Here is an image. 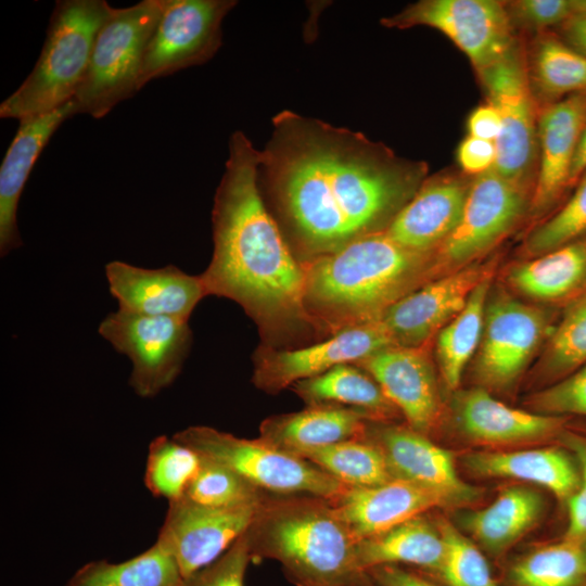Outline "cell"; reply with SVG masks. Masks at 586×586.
<instances>
[{"label": "cell", "instance_id": "cell-11", "mask_svg": "<svg viewBox=\"0 0 586 586\" xmlns=\"http://www.w3.org/2000/svg\"><path fill=\"white\" fill-rule=\"evenodd\" d=\"M233 0H164L146 46L139 85L211 60L222 44L221 25Z\"/></svg>", "mask_w": 586, "mask_h": 586}, {"label": "cell", "instance_id": "cell-18", "mask_svg": "<svg viewBox=\"0 0 586 586\" xmlns=\"http://www.w3.org/2000/svg\"><path fill=\"white\" fill-rule=\"evenodd\" d=\"M426 346H390L355 365L377 381L410 429L428 436L440 422L442 404Z\"/></svg>", "mask_w": 586, "mask_h": 586}, {"label": "cell", "instance_id": "cell-43", "mask_svg": "<svg viewBox=\"0 0 586 586\" xmlns=\"http://www.w3.org/2000/svg\"><path fill=\"white\" fill-rule=\"evenodd\" d=\"M251 560L245 533L219 559L186 581V586H244V575Z\"/></svg>", "mask_w": 586, "mask_h": 586}, {"label": "cell", "instance_id": "cell-19", "mask_svg": "<svg viewBox=\"0 0 586 586\" xmlns=\"http://www.w3.org/2000/svg\"><path fill=\"white\" fill-rule=\"evenodd\" d=\"M111 294L118 309L188 321L199 302L207 295L200 276L174 265L148 269L114 260L105 266Z\"/></svg>", "mask_w": 586, "mask_h": 586}, {"label": "cell", "instance_id": "cell-39", "mask_svg": "<svg viewBox=\"0 0 586 586\" xmlns=\"http://www.w3.org/2000/svg\"><path fill=\"white\" fill-rule=\"evenodd\" d=\"M437 525L445 543L438 578L448 586H499L481 548L473 540L445 519H440Z\"/></svg>", "mask_w": 586, "mask_h": 586}, {"label": "cell", "instance_id": "cell-34", "mask_svg": "<svg viewBox=\"0 0 586 586\" xmlns=\"http://www.w3.org/2000/svg\"><path fill=\"white\" fill-rule=\"evenodd\" d=\"M531 73V85L548 104L586 93V55L555 36L546 34L536 40Z\"/></svg>", "mask_w": 586, "mask_h": 586}, {"label": "cell", "instance_id": "cell-49", "mask_svg": "<svg viewBox=\"0 0 586 586\" xmlns=\"http://www.w3.org/2000/svg\"><path fill=\"white\" fill-rule=\"evenodd\" d=\"M586 171V127L584 128L574 154L570 171V187L576 183Z\"/></svg>", "mask_w": 586, "mask_h": 586}, {"label": "cell", "instance_id": "cell-3", "mask_svg": "<svg viewBox=\"0 0 586 586\" xmlns=\"http://www.w3.org/2000/svg\"><path fill=\"white\" fill-rule=\"evenodd\" d=\"M302 264L304 304L324 339L380 320L398 300L437 278L436 251L407 249L385 231Z\"/></svg>", "mask_w": 586, "mask_h": 586}, {"label": "cell", "instance_id": "cell-24", "mask_svg": "<svg viewBox=\"0 0 586 586\" xmlns=\"http://www.w3.org/2000/svg\"><path fill=\"white\" fill-rule=\"evenodd\" d=\"M76 115L73 101L36 117L20 120L0 167V254L20 247L16 212L30 171L60 125Z\"/></svg>", "mask_w": 586, "mask_h": 586}, {"label": "cell", "instance_id": "cell-16", "mask_svg": "<svg viewBox=\"0 0 586 586\" xmlns=\"http://www.w3.org/2000/svg\"><path fill=\"white\" fill-rule=\"evenodd\" d=\"M495 264H470L437 277L390 306L381 322L395 345H428L467 304L474 289L494 275Z\"/></svg>", "mask_w": 586, "mask_h": 586}, {"label": "cell", "instance_id": "cell-27", "mask_svg": "<svg viewBox=\"0 0 586 586\" xmlns=\"http://www.w3.org/2000/svg\"><path fill=\"white\" fill-rule=\"evenodd\" d=\"M543 496L524 486L502 489L488 506L464 513L462 527L481 549L499 557L514 546L542 519Z\"/></svg>", "mask_w": 586, "mask_h": 586}, {"label": "cell", "instance_id": "cell-7", "mask_svg": "<svg viewBox=\"0 0 586 586\" xmlns=\"http://www.w3.org/2000/svg\"><path fill=\"white\" fill-rule=\"evenodd\" d=\"M173 437L202 458L234 471L262 492L331 501L346 488L310 461L262 438H241L204 425L189 426Z\"/></svg>", "mask_w": 586, "mask_h": 586}, {"label": "cell", "instance_id": "cell-31", "mask_svg": "<svg viewBox=\"0 0 586 586\" xmlns=\"http://www.w3.org/2000/svg\"><path fill=\"white\" fill-rule=\"evenodd\" d=\"M492 278L484 279L472 292L464 307L436 336V357L445 386L456 391L467 364L479 348Z\"/></svg>", "mask_w": 586, "mask_h": 586}, {"label": "cell", "instance_id": "cell-40", "mask_svg": "<svg viewBox=\"0 0 586 586\" xmlns=\"http://www.w3.org/2000/svg\"><path fill=\"white\" fill-rule=\"evenodd\" d=\"M572 196L527 237L524 252L535 257L575 241L586 233V171Z\"/></svg>", "mask_w": 586, "mask_h": 586}, {"label": "cell", "instance_id": "cell-29", "mask_svg": "<svg viewBox=\"0 0 586 586\" xmlns=\"http://www.w3.org/2000/svg\"><path fill=\"white\" fill-rule=\"evenodd\" d=\"M508 281L533 300L575 298L586 284V237L518 263L510 268Z\"/></svg>", "mask_w": 586, "mask_h": 586}, {"label": "cell", "instance_id": "cell-51", "mask_svg": "<svg viewBox=\"0 0 586 586\" xmlns=\"http://www.w3.org/2000/svg\"><path fill=\"white\" fill-rule=\"evenodd\" d=\"M582 549H583L584 559H585V563H586V539L582 543Z\"/></svg>", "mask_w": 586, "mask_h": 586}, {"label": "cell", "instance_id": "cell-9", "mask_svg": "<svg viewBox=\"0 0 586 586\" xmlns=\"http://www.w3.org/2000/svg\"><path fill=\"white\" fill-rule=\"evenodd\" d=\"M392 28L428 26L447 36L480 72L517 46L506 4L495 0H422L383 18Z\"/></svg>", "mask_w": 586, "mask_h": 586}, {"label": "cell", "instance_id": "cell-28", "mask_svg": "<svg viewBox=\"0 0 586 586\" xmlns=\"http://www.w3.org/2000/svg\"><path fill=\"white\" fill-rule=\"evenodd\" d=\"M356 556L365 573L381 565L411 564L437 575L445 557V543L437 522L420 514L357 542Z\"/></svg>", "mask_w": 586, "mask_h": 586}, {"label": "cell", "instance_id": "cell-6", "mask_svg": "<svg viewBox=\"0 0 586 586\" xmlns=\"http://www.w3.org/2000/svg\"><path fill=\"white\" fill-rule=\"evenodd\" d=\"M164 0H143L115 9L101 26L87 73L73 98L75 113L102 118L139 91L143 55Z\"/></svg>", "mask_w": 586, "mask_h": 586}, {"label": "cell", "instance_id": "cell-35", "mask_svg": "<svg viewBox=\"0 0 586 586\" xmlns=\"http://www.w3.org/2000/svg\"><path fill=\"white\" fill-rule=\"evenodd\" d=\"M302 457L346 487H369L394 477L380 448L366 436L301 451Z\"/></svg>", "mask_w": 586, "mask_h": 586}, {"label": "cell", "instance_id": "cell-12", "mask_svg": "<svg viewBox=\"0 0 586 586\" xmlns=\"http://www.w3.org/2000/svg\"><path fill=\"white\" fill-rule=\"evenodd\" d=\"M527 205L525 187L494 168L476 176L458 225L436 250L437 277L475 263L515 226Z\"/></svg>", "mask_w": 586, "mask_h": 586}, {"label": "cell", "instance_id": "cell-36", "mask_svg": "<svg viewBox=\"0 0 586 586\" xmlns=\"http://www.w3.org/2000/svg\"><path fill=\"white\" fill-rule=\"evenodd\" d=\"M202 457L189 446L165 435L149 446L144 483L156 497L168 502L181 499L198 475Z\"/></svg>", "mask_w": 586, "mask_h": 586}, {"label": "cell", "instance_id": "cell-44", "mask_svg": "<svg viewBox=\"0 0 586 586\" xmlns=\"http://www.w3.org/2000/svg\"><path fill=\"white\" fill-rule=\"evenodd\" d=\"M561 440L574 453L581 473L578 488L565 504L569 521L563 538L582 544L586 539V437L562 432Z\"/></svg>", "mask_w": 586, "mask_h": 586}, {"label": "cell", "instance_id": "cell-53", "mask_svg": "<svg viewBox=\"0 0 586 586\" xmlns=\"http://www.w3.org/2000/svg\"><path fill=\"white\" fill-rule=\"evenodd\" d=\"M584 13H586V0H585V12Z\"/></svg>", "mask_w": 586, "mask_h": 586}, {"label": "cell", "instance_id": "cell-50", "mask_svg": "<svg viewBox=\"0 0 586 586\" xmlns=\"http://www.w3.org/2000/svg\"><path fill=\"white\" fill-rule=\"evenodd\" d=\"M372 585V582L370 578H368L367 581L362 582V583H358V584H354V585H348V586H370Z\"/></svg>", "mask_w": 586, "mask_h": 586}, {"label": "cell", "instance_id": "cell-5", "mask_svg": "<svg viewBox=\"0 0 586 586\" xmlns=\"http://www.w3.org/2000/svg\"><path fill=\"white\" fill-rule=\"evenodd\" d=\"M112 9L104 0L58 1L39 58L22 85L0 104V116L23 120L72 101Z\"/></svg>", "mask_w": 586, "mask_h": 586}, {"label": "cell", "instance_id": "cell-47", "mask_svg": "<svg viewBox=\"0 0 586 586\" xmlns=\"http://www.w3.org/2000/svg\"><path fill=\"white\" fill-rule=\"evenodd\" d=\"M469 136L496 141L500 133V118L497 110L489 103L476 107L468 118Z\"/></svg>", "mask_w": 586, "mask_h": 586}, {"label": "cell", "instance_id": "cell-46", "mask_svg": "<svg viewBox=\"0 0 586 586\" xmlns=\"http://www.w3.org/2000/svg\"><path fill=\"white\" fill-rule=\"evenodd\" d=\"M374 586H438L399 565H381L367 572Z\"/></svg>", "mask_w": 586, "mask_h": 586}, {"label": "cell", "instance_id": "cell-41", "mask_svg": "<svg viewBox=\"0 0 586 586\" xmlns=\"http://www.w3.org/2000/svg\"><path fill=\"white\" fill-rule=\"evenodd\" d=\"M534 412L551 416H586V362L528 399Z\"/></svg>", "mask_w": 586, "mask_h": 586}, {"label": "cell", "instance_id": "cell-52", "mask_svg": "<svg viewBox=\"0 0 586 586\" xmlns=\"http://www.w3.org/2000/svg\"><path fill=\"white\" fill-rule=\"evenodd\" d=\"M582 296H586V284H585V286L583 288V290L581 291V293H579L574 300H576V298H578V297H582Z\"/></svg>", "mask_w": 586, "mask_h": 586}, {"label": "cell", "instance_id": "cell-22", "mask_svg": "<svg viewBox=\"0 0 586 586\" xmlns=\"http://www.w3.org/2000/svg\"><path fill=\"white\" fill-rule=\"evenodd\" d=\"M470 184L448 174L424 179L386 234L413 251H436L458 225Z\"/></svg>", "mask_w": 586, "mask_h": 586}, {"label": "cell", "instance_id": "cell-13", "mask_svg": "<svg viewBox=\"0 0 586 586\" xmlns=\"http://www.w3.org/2000/svg\"><path fill=\"white\" fill-rule=\"evenodd\" d=\"M477 74L487 103L500 118L493 168L507 180L525 187L534 162L537 119L528 73L518 47Z\"/></svg>", "mask_w": 586, "mask_h": 586}, {"label": "cell", "instance_id": "cell-4", "mask_svg": "<svg viewBox=\"0 0 586 586\" xmlns=\"http://www.w3.org/2000/svg\"><path fill=\"white\" fill-rule=\"evenodd\" d=\"M246 536L252 560L280 562L296 586H348L369 578L357 563V542L327 499L264 498Z\"/></svg>", "mask_w": 586, "mask_h": 586}, {"label": "cell", "instance_id": "cell-25", "mask_svg": "<svg viewBox=\"0 0 586 586\" xmlns=\"http://www.w3.org/2000/svg\"><path fill=\"white\" fill-rule=\"evenodd\" d=\"M367 412L337 405H313L297 412L267 418L260 425L263 441L291 454L366 436Z\"/></svg>", "mask_w": 586, "mask_h": 586}, {"label": "cell", "instance_id": "cell-33", "mask_svg": "<svg viewBox=\"0 0 586 586\" xmlns=\"http://www.w3.org/2000/svg\"><path fill=\"white\" fill-rule=\"evenodd\" d=\"M505 586H586L582 544L563 538L523 553L508 565Z\"/></svg>", "mask_w": 586, "mask_h": 586}, {"label": "cell", "instance_id": "cell-10", "mask_svg": "<svg viewBox=\"0 0 586 586\" xmlns=\"http://www.w3.org/2000/svg\"><path fill=\"white\" fill-rule=\"evenodd\" d=\"M547 314L505 291L489 292L473 372L485 390L507 391L550 334Z\"/></svg>", "mask_w": 586, "mask_h": 586}, {"label": "cell", "instance_id": "cell-8", "mask_svg": "<svg viewBox=\"0 0 586 586\" xmlns=\"http://www.w3.org/2000/svg\"><path fill=\"white\" fill-rule=\"evenodd\" d=\"M99 333L131 360L129 384L143 398L156 396L176 380L192 340L188 321L120 309L102 320Z\"/></svg>", "mask_w": 586, "mask_h": 586}, {"label": "cell", "instance_id": "cell-26", "mask_svg": "<svg viewBox=\"0 0 586 586\" xmlns=\"http://www.w3.org/2000/svg\"><path fill=\"white\" fill-rule=\"evenodd\" d=\"M462 463L477 476L514 479L543 486L564 504L577 491L581 480L577 461L559 447L474 451L466 455Z\"/></svg>", "mask_w": 586, "mask_h": 586}, {"label": "cell", "instance_id": "cell-42", "mask_svg": "<svg viewBox=\"0 0 586 586\" xmlns=\"http://www.w3.org/2000/svg\"><path fill=\"white\" fill-rule=\"evenodd\" d=\"M514 26L543 30L585 12V0H518L506 4Z\"/></svg>", "mask_w": 586, "mask_h": 586}, {"label": "cell", "instance_id": "cell-32", "mask_svg": "<svg viewBox=\"0 0 586 586\" xmlns=\"http://www.w3.org/2000/svg\"><path fill=\"white\" fill-rule=\"evenodd\" d=\"M66 586H186L179 566L158 543L119 563L92 561L81 566Z\"/></svg>", "mask_w": 586, "mask_h": 586}, {"label": "cell", "instance_id": "cell-14", "mask_svg": "<svg viewBox=\"0 0 586 586\" xmlns=\"http://www.w3.org/2000/svg\"><path fill=\"white\" fill-rule=\"evenodd\" d=\"M394 345L381 320L346 328L305 346L273 348L260 345L254 355L252 380L259 390L275 394L339 365H355Z\"/></svg>", "mask_w": 586, "mask_h": 586}, {"label": "cell", "instance_id": "cell-15", "mask_svg": "<svg viewBox=\"0 0 586 586\" xmlns=\"http://www.w3.org/2000/svg\"><path fill=\"white\" fill-rule=\"evenodd\" d=\"M263 500L229 509L201 507L184 499L168 502L156 543L173 556L188 581L249 531Z\"/></svg>", "mask_w": 586, "mask_h": 586}, {"label": "cell", "instance_id": "cell-23", "mask_svg": "<svg viewBox=\"0 0 586 586\" xmlns=\"http://www.w3.org/2000/svg\"><path fill=\"white\" fill-rule=\"evenodd\" d=\"M330 502L356 542L380 535L430 509L444 507L435 494L398 479L369 487H346Z\"/></svg>", "mask_w": 586, "mask_h": 586}, {"label": "cell", "instance_id": "cell-1", "mask_svg": "<svg viewBox=\"0 0 586 586\" xmlns=\"http://www.w3.org/2000/svg\"><path fill=\"white\" fill-rule=\"evenodd\" d=\"M426 171L360 132L284 110L259 151L258 181L305 262L385 231Z\"/></svg>", "mask_w": 586, "mask_h": 586}, {"label": "cell", "instance_id": "cell-17", "mask_svg": "<svg viewBox=\"0 0 586 586\" xmlns=\"http://www.w3.org/2000/svg\"><path fill=\"white\" fill-rule=\"evenodd\" d=\"M370 424L366 437L380 448L394 479L435 494L444 507L467 506L481 497L482 489L458 475L454 455L426 435L408 425Z\"/></svg>", "mask_w": 586, "mask_h": 586}, {"label": "cell", "instance_id": "cell-21", "mask_svg": "<svg viewBox=\"0 0 586 586\" xmlns=\"http://www.w3.org/2000/svg\"><path fill=\"white\" fill-rule=\"evenodd\" d=\"M586 127V93L547 104L537 119L539 168L530 212L539 216L570 187V171L579 137Z\"/></svg>", "mask_w": 586, "mask_h": 586}, {"label": "cell", "instance_id": "cell-20", "mask_svg": "<svg viewBox=\"0 0 586 586\" xmlns=\"http://www.w3.org/2000/svg\"><path fill=\"white\" fill-rule=\"evenodd\" d=\"M456 429L467 440L487 446H511L550 438L563 432V416L512 408L483 387L457 391L451 402Z\"/></svg>", "mask_w": 586, "mask_h": 586}, {"label": "cell", "instance_id": "cell-37", "mask_svg": "<svg viewBox=\"0 0 586 586\" xmlns=\"http://www.w3.org/2000/svg\"><path fill=\"white\" fill-rule=\"evenodd\" d=\"M586 362V296L574 300L551 330L538 362V377L549 384Z\"/></svg>", "mask_w": 586, "mask_h": 586}, {"label": "cell", "instance_id": "cell-38", "mask_svg": "<svg viewBox=\"0 0 586 586\" xmlns=\"http://www.w3.org/2000/svg\"><path fill=\"white\" fill-rule=\"evenodd\" d=\"M202 459L198 475L181 499L201 507L229 509L257 504L265 498L264 492L234 471Z\"/></svg>", "mask_w": 586, "mask_h": 586}, {"label": "cell", "instance_id": "cell-2", "mask_svg": "<svg viewBox=\"0 0 586 586\" xmlns=\"http://www.w3.org/2000/svg\"><path fill=\"white\" fill-rule=\"evenodd\" d=\"M258 165L259 151L242 131L233 132L214 199L213 256L201 277L207 295L245 310L262 345L294 348L324 337L304 304V266L265 204Z\"/></svg>", "mask_w": 586, "mask_h": 586}, {"label": "cell", "instance_id": "cell-30", "mask_svg": "<svg viewBox=\"0 0 586 586\" xmlns=\"http://www.w3.org/2000/svg\"><path fill=\"white\" fill-rule=\"evenodd\" d=\"M307 406L337 405L362 410L375 422L399 415L377 381L354 364L339 365L329 371L298 381L291 386Z\"/></svg>", "mask_w": 586, "mask_h": 586}, {"label": "cell", "instance_id": "cell-48", "mask_svg": "<svg viewBox=\"0 0 586 586\" xmlns=\"http://www.w3.org/2000/svg\"><path fill=\"white\" fill-rule=\"evenodd\" d=\"M562 40L586 55V13L576 14L560 26Z\"/></svg>", "mask_w": 586, "mask_h": 586}, {"label": "cell", "instance_id": "cell-45", "mask_svg": "<svg viewBox=\"0 0 586 586\" xmlns=\"http://www.w3.org/2000/svg\"><path fill=\"white\" fill-rule=\"evenodd\" d=\"M457 158L466 174L482 175L495 165L496 144L494 141L468 136L458 146Z\"/></svg>", "mask_w": 586, "mask_h": 586}]
</instances>
